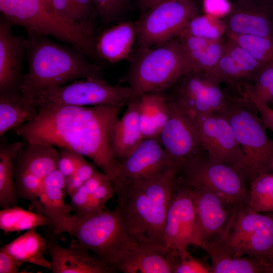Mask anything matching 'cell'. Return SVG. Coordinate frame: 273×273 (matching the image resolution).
<instances>
[{"label":"cell","instance_id":"1","mask_svg":"<svg viewBox=\"0 0 273 273\" xmlns=\"http://www.w3.org/2000/svg\"><path fill=\"white\" fill-rule=\"evenodd\" d=\"M122 107H38L35 117L17 127L15 131L26 143L49 145L89 158L112 183L119 163L113 150V133Z\"/></svg>","mask_w":273,"mask_h":273},{"label":"cell","instance_id":"2","mask_svg":"<svg viewBox=\"0 0 273 273\" xmlns=\"http://www.w3.org/2000/svg\"><path fill=\"white\" fill-rule=\"evenodd\" d=\"M27 32L28 69L20 88L26 103L35 106L34 102L42 92L75 80L103 78L99 65L88 60L74 47L56 42L36 31Z\"/></svg>","mask_w":273,"mask_h":273},{"label":"cell","instance_id":"3","mask_svg":"<svg viewBox=\"0 0 273 273\" xmlns=\"http://www.w3.org/2000/svg\"><path fill=\"white\" fill-rule=\"evenodd\" d=\"M178 172L171 167L149 178L114 188L115 208L134 242L165 246L164 226Z\"/></svg>","mask_w":273,"mask_h":273},{"label":"cell","instance_id":"4","mask_svg":"<svg viewBox=\"0 0 273 273\" xmlns=\"http://www.w3.org/2000/svg\"><path fill=\"white\" fill-rule=\"evenodd\" d=\"M66 233L115 271L122 258L136 243L129 236L116 208L73 214Z\"/></svg>","mask_w":273,"mask_h":273},{"label":"cell","instance_id":"5","mask_svg":"<svg viewBox=\"0 0 273 273\" xmlns=\"http://www.w3.org/2000/svg\"><path fill=\"white\" fill-rule=\"evenodd\" d=\"M130 58L127 80L136 95L166 92L187 72L176 37L150 48H138Z\"/></svg>","mask_w":273,"mask_h":273},{"label":"cell","instance_id":"6","mask_svg":"<svg viewBox=\"0 0 273 273\" xmlns=\"http://www.w3.org/2000/svg\"><path fill=\"white\" fill-rule=\"evenodd\" d=\"M253 105L243 92L230 96L221 112L231 124L245 157L243 174L250 181L256 176L269 172L273 157V140L267 134L265 126L252 109Z\"/></svg>","mask_w":273,"mask_h":273},{"label":"cell","instance_id":"7","mask_svg":"<svg viewBox=\"0 0 273 273\" xmlns=\"http://www.w3.org/2000/svg\"><path fill=\"white\" fill-rule=\"evenodd\" d=\"M217 244L234 254L260 261L269 273L273 262V213L263 214L246 204L237 207L226 236Z\"/></svg>","mask_w":273,"mask_h":273},{"label":"cell","instance_id":"8","mask_svg":"<svg viewBox=\"0 0 273 273\" xmlns=\"http://www.w3.org/2000/svg\"><path fill=\"white\" fill-rule=\"evenodd\" d=\"M177 179L189 186L209 190L235 207L248 205L249 189L242 172L227 164L210 160L204 151L182 166Z\"/></svg>","mask_w":273,"mask_h":273},{"label":"cell","instance_id":"9","mask_svg":"<svg viewBox=\"0 0 273 273\" xmlns=\"http://www.w3.org/2000/svg\"><path fill=\"white\" fill-rule=\"evenodd\" d=\"M198 15L193 0L159 2L149 8L134 23L138 48H150L177 37Z\"/></svg>","mask_w":273,"mask_h":273},{"label":"cell","instance_id":"10","mask_svg":"<svg viewBox=\"0 0 273 273\" xmlns=\"http://www.w3.org/2000/svg\"><path fill=\"white\" fill-rule=\"evenodd\" d=\"M135 95L129 86L112 85L104 78H87L47 90L36 99V108L46 105L123 106Z\"/></svg>","mask_w":273,"mask_h":273},{"label":"cell","instance_id":"11","mask_svg":"<svg viewBox=\"0 0 273 273\" xmlns=\"http://www.w3.org/2000/svg\"><path fill=\"white\" fill-rule=\"evenodd\" d=\"M220 83L210 72L189 71L166 93L171 102L195 119L204 114L224 110L230 95Z\"/></svg>","mask_w":273,"mask_h":273},{"label":"cell","instance_id":"12","mask_svg":"<svg viewBox=\"0 0 273 273\" xmlns=\"http://www.w3.org/2000/svg\"><path fill=\"white\" fill-rule=\"evenodd\" d=\"M165 247L184 256L191 245L201 246L200 230L192 189L177 180L164 230Z\"/></svg>","mask_w":273,"mask_h":273},{"label":"cell","instance_id":"13","mask_svg":"<svg viewBox=\"0 0 273 273\" xmlns=\"http://www.w3.org/2000/svg\"><path fill=\"white\" fill-rule=\"evenodd\" d=\"M1 15L13 26L50 36L63 42L73 38L75 28L55 15L50 0H0Z\"/></svg>","mask_w":273,"mask_h":273},{"label":"cell","instance_id":"14","mask_svg":"<svg viewBox=\"0 0 273 273\" xmlns=\"http://www.w3.org/2000/svg\"><path fill=\"white\" fill-rule=\"evenodd\" d=\"M195 122L201 147L208 158L233 167L243 174L245 157L225 116L220 112L209 113L199 115Z\"/></svg>","mask_w":273,"mask_h":273},{"label":"cell","instance_id":"15","mask_svg":"<svg viewBox=\"0 0 273 273\" xmlns=\"http://www.w3.org/2000/svg\"><path fill=\"white\" fill-rule=\"evenodd\" d=\"M168 100L170 115L158 139L173 166L179 170L189 160L204 151L195 119Z\"/></svg>","mask_w":273,"mask_h":273},{"label":"cell","instance_id":"16","mask_svg":"<svg viewBox=\"0 0 273 273\" xmlns=\"http://www.w3.org/2000/svg\"><path fill=\"white\" fill-rule=\"evenodd\" d=\"M190 187L198 220L200 247L220 243L226 236L236 207L209 190Z\"/></svg>","mask_w":273,"mask_h":273},{"label":"cell","instance_id":"17","mask_svg":"<svg viewBox=\"0 0 273 273\" xmlns=\"http://www.w3.org/2000/svg\"><path fill=\"white\" fill-rule=\"evenodd\" d=\"M175 167L158 138L145 139L119 163L113 188L145 179ZM176 168V167H175Z\"/></svg>","mask_w":273,"mask_h":273},{"label":"cell","instance_id":"18","mask_svg":"<svg viewBox=\"0 0 273 273\" xmlns=\"http://www.w3.org/2000/svg\"><path fill=\"white\" fill-rule=\"evenodd\" d=\"M53 235L43 237L53 273H111L115 271L75 239L62 246Z\"/></svg>","mask_w":273,"mask_h":273},{"label":"cell","instance_id":"19","mask_svg":"<svg viewBox=\"0 0 273 273\" xmlns=\"http://www.w3.org/2000/svg\"><path fill=\"white\" fill-rule=\"evenodd\" d=\"M221 19L226 32L273 39V7L256 0H236Z\"/></svg>","mask_w":273,"mask_h":273},{"label":"cell","instance_id":"20","mask_svg":"<svg viewBox=\"0 0 273 273\" xmlns=\"http://www.w3.org/2000/svg\"><path fill=\"white\" fill-rule=\"evenodd\" d=\"M12 26L1 15L0 93L20 90L24 76L22 69L26 55V38L15 35Z\"/></svg>","mask_w":273,"mask_h":273},{"label":"cell","instance_id":"21","mask_svg":"<svg viewBox=\"0 0 273 273\" xmlns=\"http://www.w3.org/2000/svg\"><path fill=\"white\" fill-rule=\"evenodd\" d=\"M66 194L65 177L56 169L42 180L38 197L29 205L31 209L52 220L54 227L52 231L56 235L66 233L72 216L65 201Z\"/></svg>","mask_w":273,"mask_h":273},{"label":"cell","instance_id":"22","mask_svg":"<svg viewBox=\"0 0 273 273\" xmlns=\"http://www.w3.org/2000/svg\"><path fill=\"white\" fill-rule=\"evenodd\" d=\"M178 253L152 243H135L119 262L117 270L124 273H173Z\"/></svg>","mask_w":273,"mask_h":273},{"label":"cell","instance_id":"23","mask_svg":"<svg viewBox=\"0 0 273 273\" xmlns=\"http://www.w3.org/2000/svg\"><path fill=\"white\" fill-rule=\"evenodd\" d=\"M135 40L134 23L119 22L96 37V51L100 60L116 63L129 56Z\"/></svg>","mask_w":273,"mask_h":273},{"label":"cell","instance_id":"24","mask_svg":"<svg viewBox=\"0 0 273 273\" xmlns=\"http://www.w3.org/2000/svg\"><path fill=\"white\" fill-rule=\"evenodd\" d=\"M126 104V109L117 121L113 133V150L119 162L130 154L144 140L139 119V96L134 95Z\"/></svg>","mask_w":273,"mask_h":273},{"label":"cell","instance_id":"25","mask_svg":"<svg viewBox=\"0 0 273 273\" xmlns=\"http://www.w3.org/2000/svg\"><path fill=\"white\" fill-rule=\"evenodd\" d=\"M114 195L110 179L98 170L70 198L68 205L74 214L96 212L104 209L106 203Z\"/></svg>","mask_w":273,"mask_h":273},{"label":"cell","instance_id":"26","mask_svg":"<svg viewBox=\"0 0 273 273\" xmlns=\"http://www.w3.org/2000/svg\"><path fill=\"white\" fill-rule=\"evenodd\" d=\"M176 37L182 49L187 72L210 71L223 53L224 37L217 41L184 34Z\"/></svg>","mask_w":273,"mask_h":273},{"label":"cell","instance_id":"27","mask_svg":"<svg viewBox=\"0 0 273 273\" xmlns=\"http://www.w3.org/2000/svg\"><path fill=\"white\" fill-rule=\"evenodd\" d=\"M139 96V119L144 139L158 138L170 115L166 92H153Z\"/></svg>","mask_w":273,"mask_h":273},{"label":"cell","instance_id":"28","mask_svg":"<svg viewBox=\"0 0 273 273\" xmlns=\"http://www.w3.org/2000/svg\"><path fill=\"white\" fill-rule=\"evenodd\" d=\"M59 151L55 146L27 143L15 161L14 168L27 172L42 180L57 169Z\"/></svg>","mask_w":273,"mask_h":273},{"label":"cell","instance_id":"29","mask_svg":"<svg viewBox=\"0 0 273 273\" xmlns=\"http://www.w3.org/2000/svg\"><path fill=\"white\" fill-rule=\"evenodd\" d=\"M36 229L26 231L1 249L23 264L29 263L51 270V261L44 257L47 252L44 239Z\"/></svg>","mask_w":273,"mask_h":273},{"label":"cell","instance_id":"30","mask_svg":"<svg viewBox=\"0 0 273 273\" xmlns=\"http://www.w3.org/2000/svg\"><path fill=\"white\" fill-rule=\"evenodd\" d=\"M201 247L211 258L213 273H267L266 266L260 261L234 254L219 244L204 245Z\"/></svg>","mask_w":273,"mask_h":273},{"label":"cell","instance_id":"31","mask_svg":"<svg viewBox=\"0 0 273 273\" xmlns=\"http://www.w3.org/2000/svg\"><path fill=\"white\" fill-rule=\"evenodd\" d=\"M37 108L26 103L20 90L0 93V135L32 120Z\"/></svg>","mask_w":273,"mask_h":273},{"label":"cell","instance_id":"32","mask_svg":"<svg viewBox=\"0 0 273 273\" xmlns=\"http://www.w3.org/2000/svg\"><path fill=\"white\" fill-rule=\"evenodd\" d=\"M22 142L1 144L0 147V207L1 209L18 206L14 165L15 159L23 148Z\"/></svg>","mask_w":273,"mask_h":273},{"label":"cell","instance_id":"33","mask_svg":"<svg viewBox=\"0 0 273 273\" xmlns=\"http://www.w3.org/2000/svg\"><path fill=\"white\" fill-rule=\"evenodd\" d=\"M42 226L53 231L54 225L47 216L18 206L1 209L0 211V229L6 234Z\"/></svg>","mask_w":273,"mask_h":273},{"label":"cell","instance_id":"34","mask_svg":"<svg viewBox=\"0 0 273 273\" xmlns=\"http://www.w3.org/2000/svg\"><path fill=\"white\" fill-rule=\"evenodd\" d=\"M248 205L258 212L273 213V175L264 172L250 181Z\"/></svg>","mask_w":273,"mask_h":273},{"label":"cell","instance_id":"35","mask_svg":"<svg viewBox=\"0 0 273 273\" xmlns=\"http://www.w3.org/2000/svg\"><path fill=\"white\" fill-rule=\"evenodd\" d=\"M226 32V28L221 19L207 14H198L189 21L180 34L217 41L222 39Z\"/></svg>","mask_w":273,"mask_h":273},{"label":"cell","instance_id":"36","mask_svg":"<svg viewBox=\"0 0 273 273\" xmlns=\"http://www.w3.org/2000/svg\"><path fill=\"white\" fill-rule=\"evenodd\" d=\"M225 36L233 40L261 64L273 61V39L256 35H239L229 32H226Z\"/></svg>","mask_w":273,"mask_h":273},{"label":"cell","instance_id":"37","mask_svg":"<svg viewBox=\"0 0 273 273\" xmlns=\"http://www.w3.org/2000/svg\"><path fill=\"white\" fill-rule=\"evenodd\" d=\"M245 86L259 101L273 106V61L263 64L251 82Z\"/></svg>","mask_w":273,"mask_h":273},{"label":"cell","instance_id":"38","mask_svg":"<svg viewBox=\"0 0 273 273\" xmlns=\"http://www.w3.org/2000/svg\"><path fill=\"white\" fill-rule=\"evenodd\" d=\"M224 52L232 58L243 72L248 83L251 82L263 65L225 35L224 38Z\"/></svg>","mask_w":273,"mask_h":273},{"label":"cell","instance_id":"39","mask_svg":"<svg viewBox=\"0 0 273 273\" xmlns=\"http://www.w3.org/2000/svg\"><path fill=\"white\" fill-rule=\"evenodd\" d=\"M73 12L79 29L95 39L98 15L92 0H70Z\"/></svg>","mask_w":273,"mask_h":273},{"label":"cell","instance_id":"40","mask_svg":"<svg viewBox=\"0 0 273 273\" xmlns=\"http://www.w3.org/2000/svg\"><path fill=\"white\" fill-rule=\"evenodd\" d=\"M14 178L18 199L34 202L38 196L42 180L27 172L15 169Z\"/></svg>","mask_w":273,"mask_h":273},{"label":"cell","instance_id":"41","mask_svg":"<svg viewBox=\"0 0 273 273\" xmlns=\"http://www.w3.org/2000/svg\"><path fill=\"white\" fill-rule=\"evenodd\" d=\"M131 0H92L99 18L105 24L117 21Z\"/></svg>","mask_w":273,"mask_h":273},{"label":"cell","instance_id":"42","mask_svg":"<svg viewBox=\"0 0 273 273\" xmlns=\"http://www.w3.org/2000/svg\"><path fill=\"white\" fill-rule=\"evenodd\" d=\"M173 273H213L211 265L197 259L190 253L180 257Z\"/></svg>","mask_w":273,"mask_h":273},{"label":"cell","instance_id":"43","mask_svg":"<svg viewBox=\"0 0 273 273\" xmlns=\"http://www.w3.org/2000/svg\"><path fill=\"white\" fill-rule=\"evenodd\" d=\"M50 1L56 16L61 21L80 30L72 11L70 0H50Z\"/></svg>","mask_w":273,"mask_h":273},{"label":"cell","instance_id":"44","mask_svg":"<svg viewBox=\"0 0 273 273\" xmlns=\"http://www.w3.org/2000/svg\"><path fill=\"white\" fill-rule=\"evenodd\" d=\"M78 154L62 149L59 151L57 169L65 177L75 173Z\"/></svg>","mask_w":273,"mask_h":273},{"label":"cell","instance_id":"45","mask_svg":"<svg viewBox=\"0 0 273 273\" xmlns=\"http://www.w3.org/2000/svg\"><path fill=\"white\" fill-rule=\"evenodd\" d=\"M245 88L246 95L255 109L259 113L263 124L273 131V108L259 101L249 93L246 87Z\"/></svg>","mask_w":273,"mask_h":273},{"label":"cell","instance_id":"46","mask_svg":"<svg viewBox=\"0 0 273 273\" xmlns=\"http://www.w3.org/2000/svg\"><path fill=\"white\" fill-rule=\"evenodd\" d=\"M232 3L229 0H203L205 14L222 19L231 10Z\"/></svg>","mask_w":273,"mask_h":273},{"label":"cell","instance_id":"47","mask_svg":"<svg viewBox=\"0 0 273 273\" xmlns=\"http://www.w3.org/2000/svg\"><path fill=\"white\" fill-rule=\"evenodd\" d=\"M23 263L0 249V273H17Z\"/></svg>","mask_w":273,"mask_h":273},{"label":"cell","instance_id":"48","mask_svg":"<svg viewBox=\"0 0 273 273\" xmlns=\"http://www.w3.org/2000/svg\"><path fill=\"white\" fill-rule=\"evenodd\" d=\"M94 163L87 161L84 157L78 154L76 173L84 181L90 178L97 171Z\"/></svg>","mask_w":273,"mask_h":273},{"label":"cell","instance_id":"49","mask_svg":"<svg viewBox=\"0 0 273 273\" xmlns=\"http://www.w3.org/2000/svg\"><path fill=\"white\" fill-rule=\"evenodd\" d=\"M84 181L75 173L65 177V187L68 195L71 198L84 184Z\"/></svg>","mask_w":273,"mask_h":273},{"label":"cell","instance_id":"50","mask_svg":"<svg viewBox=\"0 0 273 273\" xmlns=\"http://www.w3.org/2000/svg\"><path fill=\"white\" fill-rule=\"evenodd\" d=\"M160 0H136L140 8L145 11L154 4L159 2Z\"/></svg>","mask_w":273,"mask_h":273},{"label":"cell","instance_id":"51","mask_svg":"<svg viewBox=\"0 0 273 273\" xmlns=\"http://www.w3.org/2000/svg\"><path fill=\"white\" fill-rule=\"evenodd\" d=\"M262 4L273 7V0H256Z\"/></svg>","mask_w":273,"mask_h":273},{"label":"cell","instance_id":"52","mask_svg":"<svg viewBox=\"0 0 273 273\" xmlns=\"http://www.w3.org/2000/svg\"><path fill=\"white\" fill-rule=\"evenodd\" d=\"M271 172V174L273 175V157L272 158L270 164H269V172Z\"/></svg>","mask_w":273,"mask_h":273},{"label":"cell","instance_id":"53","mask_svg":"<svg viewBox=\"0 0 273 273\" xmlns=\"http://www.w3.org/2000/svg\"><path fill=\"white\" fill-rule=\"evenodd\" d=\"M269 273H273V262L269 268Z\"/></svg>","mask_w":273,"mask_h":273},{"label":"cell","instance_id":"54","mask_svg":"<svg viewBox=\"0 0 273 273\" xmlns=\"http://www.w3.org/2000/svg\"><path fill=\"white\" fill-rule=\"evenodd\" d=\"M169 1V0H160L159 2H161V1Z\"/></svg>","mask_w":273,"mask_h":273},{"label":"cell","instance_id":"55","mask_svg":"<svg viewBox=\"0 0 273 273\" xmlns=\"http://www.w3.org/2000/svg\"><path fill=\"white\" fill-rule=\"evenodd\" d=\"M229 1H232V2H234V1H235L236 0H229Z\"/></svg>","mask_w":273,"mask_h":273}]
</instances>
